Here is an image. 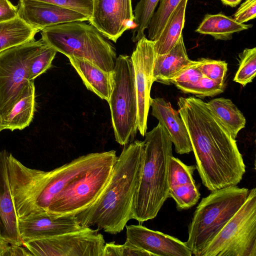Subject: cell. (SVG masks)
<instances>
[{"label":"cell","instance_id":"3957f363","mask_svg":"<svg viewBox=\"0 0 256 256\" xmlns=\"http://www.w3.org/2000/svg\"><path fill=\"white\" fill-rule=\"evenodd\" d=\"M144 136L143 167L130 213V220L139 224L156 218L169 197L168 169L173 156L172 142L160 122Z\"/></svg>","mask_w":256,"mask_h":256},{"label":"cell","instance_id":"d590c367","mask_svg":"<svg viewBox=\"0 0 256 256\" xmlns=\"http://www.w3.org/2000/svg\"><path fill=\"white\" fill-rule=\"evenodd\" d=\"M198 60H192L170 80V83L174 84L178 83H190L205 77L198 68Z\"/></svg>","mask_w":256,"mask_h":256},{"label":"cell","instance_id":"e575fe53","mask_svg":"<svg viewBox=\"0 0 256 256\" xmlns=\"http://www.w3.org/2000/svg\"><path fill=\"white\" fill-rule=\"evenodd\" d=\"M48 3L70 10L90 18L93 8V0H34ZM89 20V19H88Z\"/></svg>","mask_w":256,"mask_h":256},{"label":"cell","instance_id":"7402d4cb","mask_svg":"<svg viewBox=\"0 0 256 256\" xmlns=\"http://www.w3.org/2000/svg\"><path fill=\"white\" fill-rule=\"evenodd\" d=\"M252 26L250 24L238 22L232 16L222 13L207 14L196 32L210 35L216 40H228L232 38L234 34L248 30Z\"/></svg>","mask_w":256,"mask_h":256},{"label":"cell","instance_id":"44dd1931","mask_svg":"<svg viewBox=\"0 0 256 256\" xmlns=\"http://www.w3.org/2000/svg\"><path fill=\"white\" fill-rule=\"evenodd\" d=\"M36 106L35 86L32 80L22 98L2 120L1 130H22L28 126L33 119Z\"/></svg>","mask_w":256,"mask_h":256},{"label":"cell","instance_id":"4fadbf2b","mask_svg":"<svg viewBox=\"0 0 256 256\" xmlns=\"http://www.w3.org/2000/svg\"><path fill=\"white\" fill-rule=\"evenodd\" d=\"M110 152V150L82 156L50 170L46 185L34 215L48 212L50 202L60 192L80 174L101 162Z\"/></svg>","mask_w":256,"mask_h":256},{"label":"cell","instance_id":"ac0fdd59","mask_svg":"<svg viewBox=\"0 0 256 256\" xmlns=\"http://www.w3.org/2000/svg\"><path fill=\"white\" fill-rule=\"evenodd\" d=\"M152 114L168 132L176 153L188 154L192 151V144L185 124L178 111L168 102L162 98H150Z\"/></svg>","mask_w":256,"mask_h":256},{"label":"cell","instance_id":"7a4b0ae2","mask_svg":"<svg viewBox=\"0 0 256 256\" xmlns=\"http://www.w3.org/2000/svg\"><path fill=\"white\" fill-rule=\"evenodd\" d=\"M144 142L136 140L125 146L113 166L110 177L97 199L76 215L83 227L96 226L110 234L122 231L130 220L144 160Z\"/></svg>","mask_w":256,"mask_h":256},{"label":"cell","instance_id":"2e32d148","mask_svg":"<svg viewBox=\"0 0 256 256\" xmlns=\"http://www.w3.org/2000/svg\"><path fill=\"white\" fill-rule=\"evenodd\" d=\"M18 16L40 31L56 24L89 19L76 12L34 0H18Z\"/></svg>","mask_w":256,"mask_h":256},{"label":"cell","instance_id":"52a82bcc","mask_svg":"<svg viewBox=\"0 0 256 256\" xmlns=\"http://www.w3.org/2000/svg\"><path fill=\"white\" fill-rule=\"evenodd\" d=\"M198 256H256V188Z\"/></svg>","mask_w":256,"mask_h":256},{"label":"cell","instance_id":"5bb4252c","mask_svg":"<svg viewBox=\"0 0 256 256\" xmlns=\"http://www.w3.org/2000/svg\"><path fill=\"white\" fill-rule=\"evenodd\" d=\"M126 240L152 256H192L186 242L140 224L126 225Z\"/></svg>","mask_w":256,"mask_h":256},{"label":"cell","instance_id":"6da1fadb","mask_svg":"<svg viewBox=\"0 0 256 256\" xmlns=\"http://www.w3.org/2000/svg\"><path fill=\"white\" fill-rule=\"evenodd\" d=\"M178 106L202 184L210 191L237 186L246 172V165L236 139L201 99L180 97Z\"/></svg>","mask_w":256,"mask_h":256},{"label":"cell","instance_id":"d6a6232c","mask_svg":"<svg viewBox=\"0 0 256 256\" xmlns=\"http://www.w3.org/2000/svg\"><path fill=\"white\" fill-rule=\"evenodd\" d=\"M56 50L46 44L32 60L29 68V80H34L52 66Z\"/></svg>","mask_w":256,"mask_h":256},{"label":"cell","instance_id":"ba28073f","mask_svg":"<svg viewBox=\"0 0 256 256\" xmlns=\"http://www.w3.org/2000/svg\"><path fill=\"white\" fill-rule=\"evenodd\" d=\"M110 150L101 162L69 182L52 199L48 212L58 215H76L97 199L107 184L117 159Z\"/></svg>","mask_w":256,"mask_h":256},{"label":"cell","instance_id":"ab89813d","mask_svg":"<svg viewBox=\"0 0 256 256\" xmlns=\"http://www.w3.org/2000/svg\"><path fill=\"white\" fill-rule=\"evenodd\" d=\"M226 6L235 7L238 6L242 0H220Z\"/></svg>","mask_w":256,"mask_h":256},{"label":"cell","instance_id":"83f0119b","mask_svg":"<svg viewBox=\"0 0 256 256\" xmlns=\"http://www.w3.org/2000/svg\"><path fill=\"white\" fill-rule=\"evenodd\" d=\"M200 194L195 182L169 188L168 196L175 201L178 210H188L196 205Z\"/></svg>","mask_w":256,"mask_h":256},{"label":"cell","instance_id":"277c9868","mask_svg":"<svg viewBox=\"0 0 256 256\" xmlns=\"http://www.w3.org/2000/svg\"><path fill=\"white\" fill-rule=\"evenodd\" d=\"M41 39L68 58H84L108 72L114 71L116 57L111 42L92 24L76 21L40 30Z\"/></svg>","mask_w":256,"mask_h":256},{"label":"cell","instance_id":"74e56055","mask_svg":"<svg viewBox=\"0 0 256 256\" xmlns=\"http://www.w3.org/2000/svg\"><path fill=\"white\" fill-rule=\"evenodd\" d=\"M30 256L32 254L24 245H16L0 240V256Z\"/></svg>","mask_w":256,"mask_h":256},{"label":"cell","instance_id":"603a6c76","mask_svg":"<svg viewBox=\"0 0 256 256\" xmlns=\"http://www.w3.org/2000/svg\"><path fill=\"white\" fill-rule=\"evenodd\" d=\"M188 0H181L169 16L158 38L154 42L156 54L168 52L182 36Z\"/></svg>","mask_w":256,"mask_h":256},{"label":"cell","instance_id":"4dcf8cb0","mask_svg":"<svg viewBox=\"0 0 256 256\" xmlns=\"http://www.w3.org/2000/svg\"><path fill=\"white\" fill-rule=\"evenodd\" d=\"M196 169V166L186 165L172 156L168 169L169 188L194 182L193 174Z\"/></svg>","mask_w":256,"mask_h":256},{"label":"cell","instance_id":"836d02e7","mask_svg":"<svg viewBox=\"0 0 256 256\" xmlns=\"http://www.w3.org/2000/svg\"><path fill=\"white\" fill-rule=\"evenodd\" d=\"M152 256V255L126 240L122 244L114 242L105 243L102 256Z\"/></svg>","mask_w":256,"mask_h":256},{"label":"cell","instance_id":"cb8c5ba5","mask_svg":"<svg viewBox=\"0 0 256 256\" xmlns=\"http://www.w3.org/2000/svg\"><path fill=\"white\" fill-rule=\"evenodd\" d=\"M206 106L214 116L236 139L238 132L246 125V118L237 106L228 98L212 99L206 102Z\"/></svg>","mask_w":256,"mask_h":256},{"label":"cell","instance_id":"7c38bea8","mask_svg":"<svg viewBox=\"0 0 256 256\" xmlns=\"http://www.w3.org/2000/svg\"><path fill=\"white\" fill-rule=\"evenodd\" d=\"M88 21L105 38L116 42L125 31L136 28L132 0H93Z\"/></svg>","mask_w":256,"mask_h":256},{"label":"cell","instance_id":"30bf717a","mask_svg":"<svg viewBox=\"0 0 256 256\" xmlns=\"http://www.w3.org/2000/svg\"><path fill=\"white\" fill-rule=\"evenodd\" d=\"M105 241L98 229L84 227L74 232L23 242L34 256H102Z\"/></svg>","mask_w":256,"mask_h":256},{"label":"cell","instance_id":"e0dca14e","mask_svg":"<svg viewBox=\"0 0 256 256\" xmlns=\"http://www.w3.org/2000/svg\"><path fill=\"white\" fill-rule=\"evenodd\" d=\"M8 153L6 150L0 152V240L22 246L23 242L8 175Z\"/></svg>","mask_w":256,"mask_h":256},{"label":"cell","instance_id":"1f68e13d","mask_svg":"<svg viewBox=\"0 0 256 256\" xmlns=\"http://www.w3.org/2000/svg\"><path fill=\"white\" fill-rule=\"evenodd\" d=\"M198 68L206 78L224 84L228 70V64L224 60L201 58L198 60Z\"/></svg>","mask_w":256,"mask_h":256},{"label":"cell","instance_id":"d4e9b609","mask_svg":"<svg viewBox=\"0 0 256 256\" xmlns=\"http://www.w3.org/2000/svg\"><path fill=\"white\" fill-rule=\"evenodd\" d=\"M39 32L18 16L0 22V52L34 40Z\"/></svg>","mask_w":256,"mask_h":256},{"label":"cell","instance_id":"8992f818","mask_svg":"<svg viewBox=\"0 0 256 256\" xmlns=\"http://www.w3.org/2000/svg\"><path fill=\"white\" fill-rule=\"evenodd\" d=\"M116 140L125 146L134 141L138 130V105L131 58L120 55L114 70V83L108 102Z\"/></svg>","mask_w":256,"mask_h":256},{"label":"cell","instance_id":"60d3db41","mask_svg":"<svg viewBox=\"0 0 256 256\" xmlns=\"http://www.w3.org/2000/svg\"><path fill=\"white\" fill-rule=\"evenodd\" d=\"M1 122H2V118H1L0 114V132L2 131V130H1Z\"/></svg>","mask_w":256,"mask_h":256},{"label":"cell","instance_id":"d6986e66","mask_svg":"<svg viewBox=\"0 0 256 256\" xmlns=\"http://www.w3.org/2000/svg\"><path fill=\"white\" fill-rule=\"evenodd\" d=\"M68 58L86 88L108 102L113 86L114 71L106 72L84 58Z\"/></svg>","mask_w":256,"mask_h":256},{"label":"cell","instance_id":"f35d334b","mask_svg":"<svg viewBox=\"0 0 256 256\" xmlns=\"http://www.w3.org/2000/svg\"><path fill=\"white\" fill-rule=\"evenodd\" d=\"M18 6L9 0H0V22H6L18 17Z\"/></svg>","mask_w":256,"mask_h":256},{"label":"cell","instance_id":"484cf974","mask_svg":"<svg viewBox=\"0 0 256 256\" xmlns=\"http://www.w3.org/2000/svg\"><path fill=\"white\" fill-rule=\"evenodd\" d=\"M160 0H140L134 12L136 28L132 30V40L136 42L145 36L150 20Z\"/></svg>","mask_w":256,"mask_h":256},{"label":"cell","instance_id":"9c48e42d","mask_svg":"<svg viewBox=\"0 0 256 256\" xmlns=\"http://www.w3.org/2000/svg\"><path fill=\"white\" fill-rule=\"evenodd\" d=\"M46 43L34 39L0 52V114L7 116L22 98L29 83L33 58Z\"/></svg>","mask_w":256,"mask_h":256},{"label":"cell","instance_id":"4316f807","mask_svg":"<svg viewBox=\"0 0 256 256\" xmlns=\"http://www.w3.org/2000/svg\"><path fill=\"white\" fill-rule=\"evenodd\" d=\"M181 0H160L159 6L154 13L148 26V38L155 41L160 34L169 16Z\"/></svg>","mask_w":256,"mask_h":256},{"label":"cell","instance_id":"9a60e30c","mask_svg":"<svg viewBox=\"0 0 256 256\" xmlns=\"http://www.w3.org/2000/svg\"><path fill=\"white\" fill-rule=\"evenodd\" d=\"M18 226L23 242L76 232L84 228L76 215H58L48 212L18 220Z\"/></svg>","mask_w":256,"mask_h":256},{"label":"cell","instance_id":"5b68a950","mask_svg":"<svg viewBox=\"0 0 256 256\" xmlns=\"http://www.w3.org/2000/svg\"><path fill=\"white\" fill-rule=\"evenodd\" d=\"M211 192L202 199L188 225L185 242L194 256H198L240 208L249 190L234 186Z\"/></svg>","mask_w":256,"mask_h":256},{"label":"cell","instance_id":"f1b7e54d","mask_svg":"<svg viewBox=\"0 0 256 256\" xmlns=\"http://www.w3.org/2000/svg\"><path fill=\"white\" fill-rule=\"evenodd\" d=\"M184 93L192 94L200 98L214 96L224 92V84L216 82L206 77L190 83H178L174 84Z\"/></svg>","mask_w":256,"mask_h":256},{"label":"cell","instance_id":"8fae6325","mask_svg":"<svg viewBox=\"0 0 256 256\" xmlns=\"http://www.w3.org/2000/svg\"><path fill=\"white\" fill-rule=\"evenodd\" d=\"M130 56L134 74L138 105V130L144 136L147 130V120L151 98L152 73L156 53L154 42L144 36L136 42Z\"/></svg>","mask_w":256,"mask_h":256},{"label":"cell","instance_id":"8d00e7d4","mask_svg":"<svg viewBox=\"0 0 256 256\" xmlns=\"http://www.w3.org/2000/svg\"><path fill=\"white\" fill-rule=\"evenodd\" d=\"M256 16V0H246L238 8L232 18L237 22L244 24Z\"/></svg>","mask_w":256,"mask_h":256},{"label":"cell","instance_id":"f546056e","mask_svg":"<svg viewBox=\"0 0 256 256\" xmlns=\"http://www.w3.org/2000/svg\"><path fill=\"white\" fill-rule=\"evenodd\" d=\"M239 66L234 81L245 86L256 74V48H245L238 54Z\"/></svg>","mask_w":256,"mask_h":256},{"label":"cell","instance_id":"ffe728a7","mask_svg":"<svg viewBox=\"0 0 256 256\" xmlns=\"http://www.w3.org/2000/svg\"><path fill=\"white\" fill-rule=\"evenodd\" d=\"M188 56L182 36L167 53L156 55L152 80L169 85L170 80L184 68L192 62Z\"/></svg>","mask_w":256,"mask_h":256}]
</instances>
